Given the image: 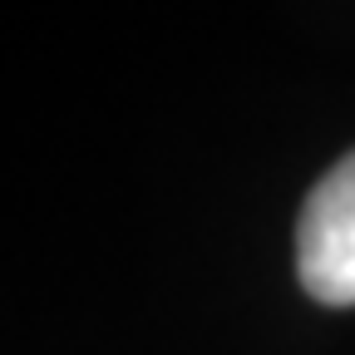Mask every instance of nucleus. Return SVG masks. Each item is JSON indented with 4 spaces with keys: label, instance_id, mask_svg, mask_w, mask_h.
<instances>
[{
    "label": "nucleus",
    "instance_id": "f257e3e1",
    "mask_svg": "<svg viewBox=\"0 0 355 355\" xmlns=\"http://www.w3.org/2000/svg\"><path fill=\"white\" fill-rule=\"evenodd\" d=\"M296 277L321 306H355V153L340 158L301 207Z\"/></svg>",
    "mask_w": 355,
    "mask_h": 355
}]
</instances>
